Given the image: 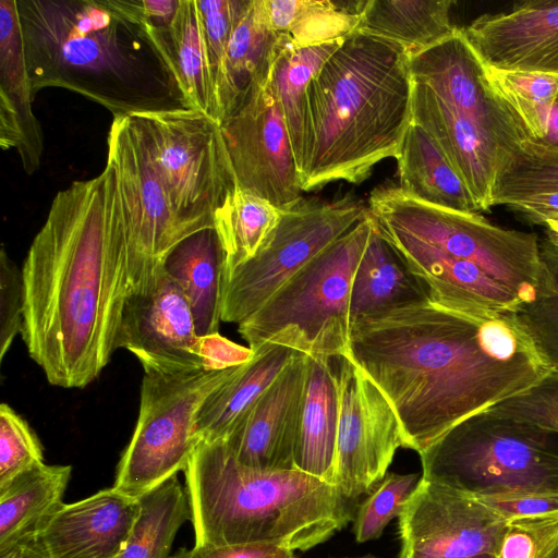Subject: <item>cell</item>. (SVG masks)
<instances>
[{
  "label": "cell",
  "instance_id": "1",
  "mask_svg": "<svg viewBox=\"0 0 558 558\" xmlns=\"http://www.w3.org/2000/svg\"><path fill=\"white\" fill-rule=\"evenodd\" d=\"M347 355L392 405L403 448L417 453L550 373L513 312L468 314L429 300L354 323Z\"/></svg>",
  "mask_w": 558,
  "mask_h": 558
},
{
  "label": "cell",
  "instance_id": "2",
  "mask_svg": "<svg viewBox=\"0 0 558 558\" xmlns=\"http://www.w3.org/2000/svg\"><path fill=\"white\" fill-rule=\"evenodd\" d=\"M28 355L49 384L83 388L118 350L129 295L119 180L106 165L53 197L21 268Z\"/></svg>",
  "mask_w": 558,
  "mask_h": 558
},
{
  "label": "cell",
  "instance_id": "3",
  "mask_svg": "<svg viewBox=\"0 0 558 558\" xmlns=\"http://www.w3.org/2000/svg\"><path fill=\"white\" fill-rule=\"evenodd\" d=\"M34 94L59 87L113 118L189 108L153 31L111 0H17Z\"/></svg>",
  "mask_w": 558,
  "mask_h": 558
},
{
  "label": "cell",
  "instance_id": "4",
  "mask_svg": "<svg viewBox=\"0 0 558 558\" xmlns=\"http://www.w3.org/2000/svg\"><path fill=\"white\" fill-rule=\"evenodd\" d=\"M411 122L404 49L359 32L347 36L307 89L303 192L365 181L378 162L397 158Z\"/></svg>",
  "mask_w": 558,
  "mask_h": 558
},
{
  "label": "cell",
  "instance_id": "5",
  "mask_svg": "<svg viewBox=\"0 0 558 558\" xmlns=\"http://www.w3.org/2000/svg\"><path fill=\"white\" fill-rule=\"evenodd\" d=\"M184 474L197 546L265 543L305 551L355 513L333 484L295 469L248 468L225 440L201 441Z\"/></svg>",
  "mask_w": 558,
  "mask_h": 558
},
{
  "label": "cell",
  "instance_id": "6",
  "mask_svg": "<svg viewBox=\"0 0 558 558\" xmlns=\"http://www.w3.org/2000/svg\"><path fill=\"white\" fill-rule=\"evenodd\" d=\"M373 226L368 213L240 323L248 347L277 344L322 360L347 355L352 280Z\"/></svg>",
  "mask_w": 558,
  "mask_h": 558
},
{
  "label": "cell",
  "instance_id": "7",
  "mask_svg": "<svg viewBox=\"0 0 558 558\" xmlns=\"http://www.w3.org/2000/svg\"><path fill=\"white\" fill-rule=\"evenodd\" d=\"M418 456L423 478L474 498L558 493V434L488 410L456 424Z\"/></svg>",
  "mask_w": 558,
  "mask_h": 558
},
{
  "label": "cell",
  "instance_id": "8",
  "mask_svg": "<svg viewBox=\"0 0 558 558\" xmlns=\"http://www.w3.org/2000/svg\"><path fill=\"white\" fill-rule=\"evenodd\" d=\"M367 208L380 231L409 236L475 264L511 290L522 304L535 298L542 266L535 233L496 226L478 211L427 204L392 183L376 186Z\"/></svg>",
  "mask_w": 558,
  "mask_h": 558
},
{
  "label": "cell",
  "instance_id": "9",
  "mask_svg": "<svg viewBox=\"0 0 558 558\" xmlns=\"http://www.w3.org/2000/svg\"><path fill=\"white\" fill-rule=\"evenodd\" d=\"M239 366L144 374L136 425L113 487L137 499L184 472L199 444L196 421L203 403Z\"/></svg>",
  "mask_w": 558,
  "mask_h": 558
},
{
  "label": "cell",
  "instance_id": "10",
  "mask_svg": "<svg viewBox=\"0 0 558 558\" xmlns=\"http://www.w3.org/2000/svg\"><path fill=\"white\" fill-rule=\"evenodd\" d=\"M130 117L181 227L190 236L214 228L215 210L236 187L219 122L191 108Z\"/></svg>",
  "mask_w": 558,
  "mask_h": 558
},
{
  "label": "cell",
  "instance_id": "11",
  "mask_svg": "<svg viewBox=\"0 0 558 558\" xmlns=\"http://www.w3.org/2000/svg\"><path fill=\"white\" fill-rule=\"evenodd\" d=\"M367 214V206L352 194L333 201L302 196L282 208L279 223L258 253L223 272L222 322H244Z\"/></svg>",
  "mask_w": 558,
  "mask_h": 558
},
{
  "label": "cell",
  "instance_id": "12",
  "mask_svg": "<svg viewBox=\"0 0 558 558\" xmlns=\"http://www.w3.org/2000/svg\"><path fill=\"white\" fill-rule=\"evenodd\" d=\"M107 163L116 170L124 218L130 291L149 281L190 235L179 223L143 137L129 117L113 118Z\"/></svg>",
  "mask_w": 558,
  "mask_h": 558
},
{
  "label": "cell",
  "instance_id": "13",
  "mask_svg": "<svg viewBox=\"0 0 558 558\" xmlns=\"http://www.w3.org/2000/svg\"><path fill=\"white\" fill-rule=\"evenodd\" d=\"M331 364L339 398L333 485L354 500L384 478L403 435L388 399L348 355Z\"/></svg>",
  "mask_w": 558,
  "mask_h": 558
},
{
  "label": "cell",
  "instance_id": "14",
  "mask_svg": "<svg viewBox=\"0 0 558 558\" xmlns=\"http://www.w3.org/2000/svg\"><path fill=\"white\" fill-rule=\"evenodd\" d=\"M236 187L282 209L302 197L301 174L270 81L220 122Z\"/></svg>",
  "mask_w": 558,
  "mask_h": 558
},
{
  "label": "cell",
  "instance_id": "15",
  "mask_svg": "<svg viewBox=\"0 0 558 558\" xmlns=\"http://www.w3.org/2000/svg\"><path fill=\"white\" fill-rule=\"evenodd\" d=\"M506 522L477 498L421 476L399 517L400 549L441 558L495 556Z\"/></svg>",
  "mask_w": 558,
  "mask_h": 558
},
{
  "label": "cell",
  "instance_id": "16",
  "mask_svg": "<svg viewBox=\"0 0 558 558\" xmlns=\"http://www.w3.org/2000/svg\"><path fill=\"white\" fill-rule=\"evenodd\" d=\"M189 302L163 267L125 300L117 348L131 352L144 374L204 368Z\"/></svg>",
  "mask_w": 558,
  "mask_h": 558
},
{
  "label": "cell",
  "instance_id": "17",
  "mask_svg": "<svg viewBox=\"0 0 558 558\" xmlns=\"http://www.w3.org/2000/svg\"><path fill=\"white\" fill-rule=\"evenodd\" d=\"M411 80L434 90L481 131L510 159L526 132L487 87L483 65L461 27L440 43L408 57Z\"/></svg>",
  "mask_w": 558,
  "mask_h": 558
},
{
  "label": "cell",
  "instance_id": "18",
  "mask_svg": "<svg viewBox=\"0 0 558 558\" xmlns=\"http://www.w3.org/2000/svg\"><path fill=\"white\" fill-rule=\"evenodd\" d=\"M138 510L137 499L113 486L100 489L63 502L27 544L44 558H120Z\"/></svg>",
  "mask_w": 558,
  "mask_h": 558
},
{
  "label": "cell",
  "instance_id": "19",
  "mask_svg": "<svg viewBox=\"0 0 558 558\" xmlns=\"http://www.w3.org/2000/svg\"><path fill=\"white\" fill-rule=\"evenodd\" d=\"M461 28L485 65L558 74V0L520 1Z\"/></svg>",
  "mask_w": 558,
  "mask_h": 558
},
{
  "label": "cell",
  "instance_id": "20",
  "mask_svg": "<svg viewBox=\"0 0 558 558\" xmlns=\"http://www.w3.org/2000/svg\"><path fill=\"white\" fill-rule=\"evenodd\" d=\"M306 355L294 357L225 439L236 460L263 471L293 470Z\"/></svg>",
  "mask_w": 558,
  "mask_h": 558
},
{
  "label": "cell",
  "instance_id": "21",
  "mask_svg": "<svg viewBox=\"0 0 558 558\" xmlns=\"http://www.w3.org/2000/svg\"><path fill=\"white\" fill-rule=\"evenodd\" d=\"M412 121L435 142L469 190L477 210L493 207L496 182L510 157L481 129L422 83L412 81Z\"/></svg>",
  "mask_w": 558,
  "mask_h": 558
},
{
  "label": "cell",
  "instance_id": "22",
  "mask_svg": "<svg viewBox=\"0 0 558 558\" xmlns=\"http://www.w3.org/2000/svg\"><path fill=\"white\" fill-rule=\"evenodd\" d=\"M380 232L427 287L430 302L468 314L515 312L522 304L511 290L475 264L451 257L409 236Z\"/></svg>",
  "mask_w": 558,
  "mask_h": 558
},
{
  "label": "cell",
  "instance_id": "23",
  "mask_svg": "<svg viewBox=\"0 0 558 558\" xmlns=\"http://www.w3.org/2000/svg\"><path fill=\"white\" fill-rule=\"evenodd\" d=\"M16 0H0V146L13 149L23 170H38L44 153V133L32 101Z\"/></svg>",
  "mask_w": 558,
  "mask_h": 558
},
{
  "label": "cell",
  "instance_id": "24",
  "mask_svg": "<svg viewBox=\"0 0 558 558\" xmlns=\"http://www.w3.org/2000/svg\"><path fill=\"white\" fill-rule=\"evenodd\" d=\"M290 44L270 27L266 0H243L229 39L218 122L230 116L269 80L272 65Z\"/></svg>",
  "mask_w": 558,
  "mask_h": 558
},
{
  "label": "cell",
  "instance_id": "25",
  "mask_svg": "<svg viewBox=\"0 0 558 558\" xmlns=\"http://www.w3.org/2000/svg\"><path fill=\"white\" fill-rule=\"evenodd\" d=\"M427 300V287L374 222L352 280L350 325Z\"/></svg>",
  "mask_w": 558,
  "mask_h": 558
},
{
  "label": "cell",
  "instance_id": "26",
  "mask_svg": "<svg viewBox=\"0 0 558 558\" xmlns=\"http://www.w3.org/2000/svg\"><path fill=\"white\" fill-rule=\"evenodd\" d=\"M339 418L331 360L306 355L304 389L294 444V469L333 484Z\"/></svg>",
  "mask_w": 558,
  "mask_h": 558
},
{
  "label": "cell",
  "instance_id": "27",
  "mask_svg": "<svg viewBox=\"0 0 558 558\" xmlns=\"http://www.w3.org/2000/svg\"><path fill=\"white\" fill-rule=\"evenodd\" d=\"M223 251L214 228L180 242L163 262L183 291L198 337L219 332L222 311Z\"/></svg>",
  "mask_w": 558,
  "mask_h": 558
},
{
  "label": "cell",
  "instance_id": "28",
  "mask_svg": "<svg viewBox=\"0 0 558 558\" xmlns=\"http://www.w3.org/2000/svg\"><path fill=\"white\" fill-rule=\"evenodd\" d=\"M253 351L252 360L240 365L203 403L196 421L199 442L225 440L296 354L277 344H263Z\"/></svg>",
  "mask_w": 558,
  "mask_h": 558
},
{
  "label": "cell",
  "instance_id": "29",
  "mask_svg": "<svg viewBox=\"0 0 558 558\" xmlns=\"http://www.w3.org/2000/svg\"><path fill=\"white\" fill-rule=\"evenodd\" d=\"M72 466L41 463L0 488V555L27 544L62 504Z\"/></svg>",
  "mask_w": 558,
  "mask_h": 558
},
{
  "label": "cell",
  "instance_id": "30",
  "mask_svg": "<svg viewBox=\"0 0 558 558\" xmlns=\"http://www.w3.org/2000/svg\"><path fill=\"white\" fill-rule=\"evenodd\" d=\"M450 0L362 1L355 32L383 38L402 47L407 56L427 49L451 36Z\"/></svg>",
  "mask_w": 558,
  "mask_h": 558
},
{
  "label": "cell",
  "instance_id": "31",
  "mask_svg": "<svg viewBox=\"0 0 558 558\" xmlns=\"http://www.w3.org/2000/svg\"><path fill=\"white\" fill-rule=\"evenodd\" d=\"M399 186L430 205L478 211L474 201L432 137L413 121L397 156Z\"/></svg>",
  "mask_w": 558,
  "mask_h": 558
},
{
  "label": "cell",
  "instance_id": "32",
  "mask_svg": "<svg viewBox=\"0 0 558 558\" xmlns=\"http://www.w3.org/2000/svg\"><path fill=\"white\" fill-rule=\"evenodd\" d=\"M343 39L308 47L288 44L272 65L269 81L286 120L299 171L306 145L310 83Z\"/></svg>",
  "mask_w": 558,
  "mask_h": 558
},
{
  "label": "cell",
  "instance_id": "33",
  "mask_svg": "<svg viewBox=\"0 0 558 558\" xmlns=\"http://www.w3.org/2000/svg\"><path fill=\"white\" fill-rule=\"evenodd\" d=\"M165 38L178 84L189 108L217 121L197 0H180Z\"/></svg>",
  "mask_w": 558,
  "mask_h": 558
},
{
  "label": "cell",
  "instance_id": "34",
  "mask_svg": "<svg viewBox=\"0 0 558 558\" xmlns=\"http://www.w3.org/2000/svg\"><path fill=\"white\" fill-rule=\"evenodd\" d=\"M281 209L235 187L215 210L213 223L220 241L223 272L252 259L280 221Z\"/></svg>",
  "mask_w": 558,
  "mask_h": 558
},
{
  "label": "cell",
  "instance_id": "35",
  "mask_svg": "<svg viewBox=\"0 0 558 558\" xmlns=\"http://www.w3.org/2000/svg\"><path fill=\"white\" fill-rule=\"evenodd\" d=\"M362 1L266 0L270 27L293 47L322 45L345 38L360 23Z\"/></svg>",
  "mask_w": 558,
  "mask_h": 558
},
{
  "label": "cell",
  "instance_id": "36",
  "mask_svg": "<svg viewBox=\"0 0 558 558\" xmlns=\"http://www.w3.org/2000/svg\"><path fill=\"white\" fill-rule=\"evenodd\" d=\"M137 500L138 514L120 558H170L180 527L190 521L185 488L174 476Z\"/></svg>",
  "mask_w": 558,
  "mask_h": 558
},
{
  "label": "cell",
  "instance_id": "37",
  "mask_svg": "<svg viewBox=\"0 0 558 558\" xmlns=\"http://www.w3.org/2000/svg\"><path fill=\"white\" fill-rule=\"evenodd\" d=\"M482 65L487 87L514 116L527 136L546 138L551 111L558 101V74Z\"/></svg>",
  "mask_w": 558,
  "mask_h": 558
},
{
  "label": "cell",
  "instance_id": "38",
  "mask_svg": "<svg viewBox=\"0 0 558 558\" xmlns=\"http://www.w3.org/2000/svg\"><path fill=\"white\" fill-rule=\"evenodd\" d=\"M541 245V271L535 298L513 316L551 373H558V250Z\"/></svg>",
  "mask_w": 558,
  "mask_h": 558
},
{
  "label": "cell",
  "instance_id": "39",
  "mask_svg": "<svg viewBox=\"0 0 558 558\" xmlns=\"http://www.w3.org/2000/svg\"><path fill=\"white\" fill-rule=\"evenodd\" d=\"M558 190V144L526 138L500 172L493 206Z\"/></svg>",
  "mask_w": 558,
  "mask_h": 558
},
{
  "label": "cell",
  "instance_id": "40",
  "mask_svg": "<svg viewBox=\"0 0 558 558\" xmlns=\"http://www.w3.org/2000/svg\"><path fill=\"white\" fill-rule=\"evenodd\" d=\"M420 478L418 473H387L355 509L352 527L355 541L378 539L390 521L400 517Z\"/></svg>",
  "mask_w": 558,
  "mask_h": 558
},
{
  "label": "cell",
  "instance_id": "41",
  "mask_svg": "<svg viewBox=\"0 0 558 558\" xmlns=\"http://www.w3.org/2000/svg\"><path fill=\"white\" fill-rule=\"evenodd\" d=\"M44 462V448L36 433L9 404L1 403L0 488Z\"/></svg>",
  "mask_w": 558,
  "mask_h": 558
},
{
  "label": "cell",
  "instance_id": "42",
  "mask_svg": "<svg viewBox=\"0 0 558 558\" xmlns=\"http://www.w3.org/2000/svg\"><path fill=\"white\" fill-rule=\"evenodd\" d=\"M496 558H558V513L507 520Z\"/></svg>",
  "mask_w": 558,
  "mask_h": 558
},
{
  "label": "cell",
  "instance_id": "43",
  "mask_svg": "<svg viewBox=\"0 0 558 558\" xmlns=\"http://www.w3.org/2000/svg\"><path fill=\"white\" fill-rule=\"evenodd\" d=\"M243 0H197L208 66L216 100L225 82L227 51L232 27Z\"/></svg>",
  "mask_w": 558,
  "mask_h": 558
},
{
  "label": "cell",
  "instance_id": "44",
  "mask_svg": "<svg viewBox=\"0 0 558 558\" xmlns=\"http://www.w3.org/2000/svg\"><path fill=\"white\" fill-rule=\"evenodd\" d=\"M488 411L558 434V373H548L529 389Z\"/></svg>",
  "mask_w": 558,
  "mask_h": 558
},
{
  "label": "cell",
  "instance_id": "45",
  "mask_svg": "<svg viewBox=\"0 0 558 558\" xmlns=\"http://www.w3.org/2000/svg\"><path fill=\"white\" fill-rule=\"evenodd\" d=\"M24 315V284L22 270L13 263L4 247L0 254V360L8 353Z\"/></svg>",
  "mask_w": 558,
  "mask_h": 558
},
{
  "label": "cell",
  "instance_id": "46",
  "mask_svg": "<svg viewBox=\"0 0 558 558\" xmlns=\"http://www.w3.org/2000/svg\"><path fill=\"white\" fill-rule=\"evenodd\" d=\"M505 520L558 513V493L518 492L477 498Z\"/></svg>",
  "mask_w": 558,
  "mask_h": 558
},
{
  "label": "cell",
  "instance_id": "47",
  "mask_svg": "<svg viewBox=\"0 0 558 558\" xmlns=\"http://www.w3.org/2000/svg\"><path fill=\"white\" fill-rule=\"evenodd\" d=\"M170 558H300L294 550L274 544L245 543L179 548Z\"/></svg>",
  "mask_w": 558,
  "mask_h": 558
},
{
  "label": "cell",
  "instance_id": "48",
  "mask_svg": "<svg viewBox=\"0 0 558 558\" xmlns=\"http://www.w3.org/2000/svg\"><path fill=\"white\" fill-rule=\"evenodd\" d=\"M198 353L206 369H226L252 360L254 351L238 344L219 332L199 337Z\"/></svg>",
  "mask_w": 558,
  "mask_h": 558
},
{
  "label": "cell",
  "instance_id": "49",
  "mask_svg": "<svg viewBox=\"0 0 558 558\" xmlns=\"http://www.w3.org/2000/svg\"><path fill=\"white\" fill-rule=\"evenodd\" d=\"M113 5L146 28L166 31L170 27L180 0H111Z\"/></svg>",
  "mask_w": 558,
  "mask_h": 558
},
{
  "label": "cell",
  "instance_id": "50",
  "mask_svg": "<svg viewBox=\"0 0 558 558\" xmlns=\"http://www.w3.org/2000/svg\"><path fill=\"white\" fill-rule=\"evenodd\" d=\"M506 206L531 223L541 225L548 216L558 214V190L519 198Z\"/></svg>",
  "mask_w": 558,
  "mask_h": 558
},
{
  "label": "cell",
  "instance_id": "51",
  "mask_svg": "<svg viewBox=\"0 0 558 558\" xmlns=\"http://www.w3.org/2000/svg\"><path fill=\"white\" fill-rule=\"evenodd\" d=\"M541 226L545 229V241L558 250V214H554L545 218Z\"/></svg>",
  "mask_w": 558,
  "mask_h": 558
},
{
  "label": "cell",
  "instance_id": "52",
  "mask_svg": "<svg viewBox=\"0 0 558 558\" xmlns=\"http://www.w3.org/2000/svg\"><path fill=\"white\" fill-rule=\"evenodd\" d=\"M0 558H44L31 545L19 546L11 551L0 555Z\"/></svg>",
  "mask_w": 558,
  "mask_h": 558
},
{
  "label": "cell",
  "instance_id": "53",
  "mask_svg": "<svg viewBox=\"0 0 558 558\" xmlns=\"http://www.w3.org/2000/svg\"><path fill=\"white\" fill-rule=\"evenodd\" d=\"M544 140L558 144V101L555 104L553 108L549 120L548 134Z\"/></svg>",
  "mask_w": 558,
  "mask_h": 558
},
{
  "label": "cell",
  "instance_id": "54",
  "mask_svg": "<svg viewBox=\"0 0 558 558\" xmlns=\"http://www.w3.org/2000/svg\"><path fill=\"white\" fill-rule=\"evenodd\" d=\"M399 558H441V557L430 556V555L422 554V553L414 551V550L400 549ZM473 558H496V557L493 555H484V556H477V557H473Z\"/></svg>",
  "mask_w": 558,
  "mask_h": 558
},
{
  "label": "cell",
  "instance_id": "55",
  "mask_svg": "<svg viewBox=\"0 0 558 558\" xmlns=\"http://www.w3.org/2000/svg\"><path fill=\"white\" fill-rule=\"evenodd\" d=\"M333 558H336V557H333ZM338 558H379V557L372 555V554H367V555L356 556V557H338Z\"/></svg>",
  "mask_w": 558,
  "mask_h": 558
}]
</instances>
